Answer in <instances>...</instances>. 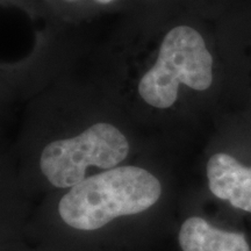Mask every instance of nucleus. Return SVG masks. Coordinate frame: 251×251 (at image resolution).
Masks as SVG:
<instances>
[{
  "mask_svg": "<svg viewBox=\"0 0 251 251\" xmlns=\"http://www.w3.org/2000/svg\"><path fill=\"white\" fill-rule=\"evenodd\" d=\"M161 193V183L149 171L139 166H119L71 187L59 201L58 212L70 227L96 230L120 216L147 211Z\"/></svg>",
  "mask_w": 251,
  "mask_h": 251,
  "instance_id": "obj_1",
  "label": "nucleus"
},
{
  "mask_svg": "<svg viewBox=\"0 0 251 251\" xmlns=\"http://www.w3.org/2000/svg\"><path fill=\"white\" fill-rule=\"evenodd\" d=\"M212 67V55L199 31L190 26L172 28L162 41L156 63L141 78V98L152 107H171L180 84L196 91L208 89Z\"/></svg>",
  "mask_w": 251,
  "mask_h": 251,
  "instance_id": "obj_2",
  "label": "nucleus"
},
{
  "mask_svg": "<svg viewBox=\"0 0 251 251\" xmlns=\"http://www.w3.org/2000/svg\"><path fill=\"white\" fill-rule=\"evenodd\" d=\"M129 152L126 136L115 126L99 122L71 139L57 140L43 149L42 174L58 188L74 187L85 179L89 166L113 169Z\"/></svg>",
  "mask_w": 251,
  "mask_h": 251,
  "instance_id": "obj_3",
  "label": "nucleus"
},
{
  "mask_svg": "<svg viewBox=\"0 0 251 251\" xmlns=\"http://www.w3.org/2000/svg\"><path fill=\"white\" fill-rule=\"evenodd\" d=\"M207 178L215 197L251 213V168L243 166L228 153L219 152L207 163Z\"/></svg>",
  "mask_w": 251,
  "mask_h": 251,
  "instance_id": "obj_4",
  "label": "nucleus"
},
{
  "mask_svg": "<svg viewBox=\"0 0 251 251\" xmlns=\"http://www.w3.org/2000/svg\"><path fill=\"white\" fill-rule=\"evenodd\" d=\"M179 244L183 251H250L243 234L220 230L198 216L181 226Z\"/></svg>",
  "mask_w": 251,
  "mask_h": 251,
  "instance_id": "obj_5",
  "label": "nucleus"
},
{
  "mask_svg": "<svg viewBox=\"0 0 251 251\" xmlns=\"http://www.w3.org/2000/svg\"><path fill=\"white\" fill-rule=\"evenodd\" d=\"M65 1H75V0H65ZM94 1L99 2V4H109L113 0H94Z\"/></svg>",
  "mask_w": 251,
  "mask_h": 251,
  "instance_id": "obj_6",
  "label": "nucleus"
}]
</instances>
